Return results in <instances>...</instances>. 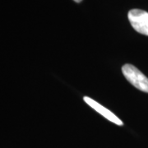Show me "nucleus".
<instances>
[{"instance_id": "obj_1", "label": "nucleus", "mask_w": 148, "mask_h": 148, "mask_svg": "<svg viewBox=\"0 0 148 148\" xmlns=\"http://www.w3.org/2000/svg\"><path fill=\"white\" fill-rule=\"evenodd\" d=\"M124 77L137 89L148 93V77L132 64H124L122 67Z\"/></svg>"}, {"instance_id": "obj_2", "label": "nucleus", "mask_w": 148, "mask_h": 148, "mask_svg": "<svg viewBox=\"0 0 148 148\" xmlns=\"http://www.w3.org/2000/svg\"><path fill=\"white\" fill-rule=\"evenodd\" d=\"M132 28L140 34L148 36V12L141 9H132L127 14Z\"/></svg>"}, {"instance_id": "obj_3", "label": "nucleus", "mask_w": 148, "mask_h": 148, "mask_svg": "<svg viewBox=\"0 0 148 148\" xmlns=\"http://www.w3.org/2000/svg\"><path fill=\"white\" fill-rule=\"evenodd\" d=\"M83 100L87 105H89L92 109H94L95 111H97L100 114H101L103 117H105L109 121L112 122V123H115L119 126L123 125V123L121 121V119H119L113 112H111L110 110H108L105 106H101V104H99L98 102H96L93 99H91L88 96H84Z\"/></svg>"}, {"instance_id": "obj_4", "label": "nucleus", "mask_w": 148, "mask_h": 148, "mask_svg": "<svg viewBox=\"0 0 148 148\" xmlns=\"http://www.w3.org/2000/svg\"><path fill=\"white\" fill-rule=\"evenodd\" d=\"M74 1H75V2H77V3H81L82 0H74Z\"/></svg>"}]
</instances>
